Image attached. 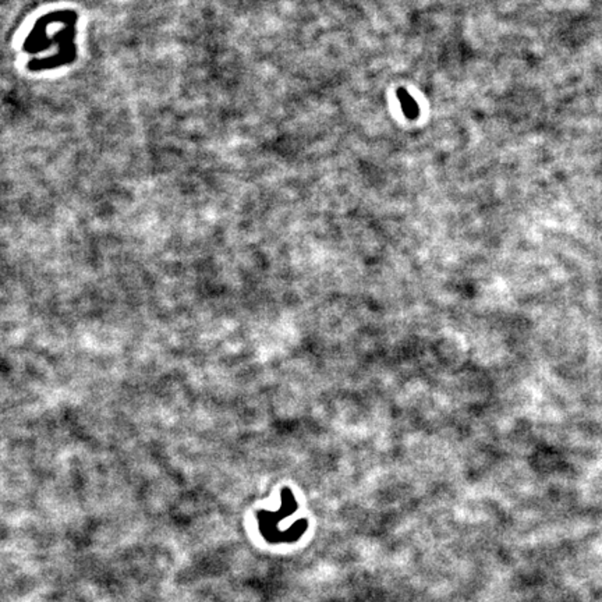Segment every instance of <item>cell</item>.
I'll return each mask as SVG.
<instances>
[{"instance_id":"obj_1","label":"cell","mask_w":602,"mask_h":602,"mask_svg":"<svg viewBox=\"0 0 602 602\" xmlns=\"http://www.w3.org/2000/svg\"><path fill=\"white\" fill-rule=\"evenodd\" d=\"M397 98L400 102V106L403 109V113L409 119H416L418 116V105L414 101V98L407 92L404 88L397 89Z\"/></svg>"}]
</instances>
